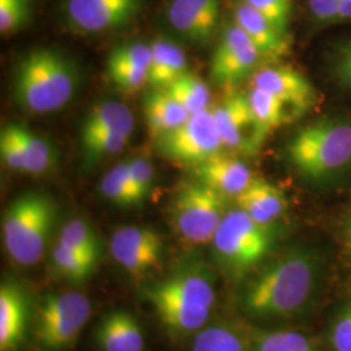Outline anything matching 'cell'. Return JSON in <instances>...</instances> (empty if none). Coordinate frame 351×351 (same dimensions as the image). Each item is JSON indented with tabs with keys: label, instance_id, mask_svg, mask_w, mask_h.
Listing matches in <instances>:
<instances>
[{
	"label": "cell",
	"instance_id": "obj_1",
	"mask_svg": "<svg viewBox=\"0 0 351 351\" xmlns=\"http://www.w3.org/2000/svg\"><path fill=\"white\" fill-rule=\"evenodd\" d=\"M323 259L310 246H294L264 262L246 281L241 310L258 320L290 319L304 313L319 294Z\"/></svg>",
	"mask_w": 351,
	"mask_h": 351
},
{
	"label": "cell",
	"instance_id": "obj_2",
	"mask_svg": "<svg viewBox=\"0 0 351 351\" xmlns=\"http://www.w3.org/2000/svg\"><path fill=\"white\" fill-rule=\"evenodd\" d=\"M289 165L315 186L351 177V114L330 113L297 129L288 139Z\"/></svg>",
	"mask_w": 351,
	"mask_h": 351
},
{
	"label": "cell",
	"instance_id": "obj_3",
	"mask_svg": "<svg viewBox=\"0 0 351 351\" xmlns=\"http://www.w3.org/2000/svg\"><path fill=\"white\" fill-rule=\"evenodd\" d=\"M78 68L62 51L40 47L17 60L12 73V99L24 111L56 112L75 97Z\"/></svg>",
	"mask_w": 351,
	"mask_h": 351
},
{
	"label": "cell",
	"instance_id": "obj_4",
	"mask_svg": "<svg viewBox=\"0 0 351 351\" xmlns=\"http://www.w3.org/2000/svg\"><path fill=\"white\" fill-rule=\"evenodd\" d=\"M56 204L49 195L26 191L13 199L3 215L1 233L7 254L23 267L39 263L50 245Z\"/></svg>",
	"mask_w": 351,
	"mask_h": 351
},
{
	"label": "cell",
	"instance_id": "obj_5",
	"mask_svg": "<svg viewBox=\"0 0 351 351\" xmlns=\"http://www.w3.org/2000/svg\"><path fill=\"white\" fill-rule=\"evenodd\" d=\"M276 239L275 226L261 224L239 208L229 210L211 241L213 261L226 276L245 277L272 254Z\"/></svg>",
	"mask_w": 351,
	"mask_h": 351
},
{
	"label": "cell",
	"instance_id": "obj_6",
	"mask_svg": "<svg viewBox=\"0 0 351 351\" xmlns=\"http://www.w3.org/2000/svg\"><path fill=\"white\" fill-rule=\"evenodd\" d=\"M228 203L229 198L197 178L182 182L169 206L177 236L190 245L211 242L229 211Z\"/></svg>",
	"mask_w": 351,
	"mask_h": 351
},
{
	"label": "cell",
	"instance_id": "obj_7",
	"mask_svg": "<svg viewBox=\"0 0 351 351\" xmlns=\"http://www.w3.org/2000/svg\"><path fill=\"white\" fill-rule=\"evenodd\" d=\"M93 313L86 295L75 291L46 295L36 315L34 336L46 351H62L78 339Z\"/></svg>",
	"mask_w": 351,
	"mask_h": 351
},
{
	"label": "cell",
	"instance_id": "obj_8",
	"mask_svg": "<svg viewBox=\"0 0 351 351\" xmlns=\"http://www.w3.org/2000/svg\"><path fill=\"white\" fill-rule=\"evenodd\" d=\"M154 141L156 152L164 159L190 168L226 150L211 107L191 114L182 125Z\"/></svg>",
	"mask_w": 351,
	"mask_h": 351
},
{
	"label": "cell",
	"instance_id": "obj_9",
	"mask_svg": "<svg viewBox=\"0 0 351 351\" xmlns=\"http://www.w3.org/2000/svg\"><path fill=\"white\" fill-rule=\"evenodd\" d=\"M262 59L249 36L233 20L221 29L213 55L210 77L216 86L232 91L255 75Z\"/></svg>",
	"mask_w": 351,
	"mask_h": 351
},
{
	"label": "cell",
	"instance_id": "obj_10",
	"mask_svg": "<svg viewBox=\"0 0 351 351\" xmlns=\"http://www.w3.org/2000/svg\"><path fill=\"white\" fill-rule=\"evenodd\" d=\"M211 111L226 150L251 156L263 147L265 141L246 94L236 90L228 91L221 101L211 107Z\"/></svg>",
	"mask_w": 351,
	"mask_h": 351
},
{
	"label": "cell",
	"instance_id": "obj_11",
	"mask_svg": "<svg viewBox=\"0 0 351 351\" xmlns=\"http://www.w3.org/2000/svg\"><path fill=\"white\" fill-rule=\"evenodd\" d=\"M142 8V0H65L64 20L81 34H101L130 25Z\"/></svg>",
	"mask_w": 351,
	"mask_h": 351
},
{
	"label": "cell",
	"instance_id": "obj_12",
	"mask_svg": "<svg viewBox=\"0 0 351 351\" xmlns=\"http://www.w3.org/2000/svg\"><path fill=\"white\" fill-rule=\"evenodd\" d=\"M220 12L221 0H167L164 19L178 39L204 47L217 33Z\"/></svg>",
	"mask_w": 351,
	"mask_h": 351
},
{
	"label": "cell",
	"instance_id": "obj_13",
	"mask_svg": "<svg viewBox=\"0 0 351 351\" xmlns=\"http://www.w3.org/2000/svg\"><path fill=\"white\" fill-rule=\"evenodd\" d=\"M164 250L162 236L152 228L126 226L113 232V259L133 276H145L159 268L163 262Z\"/></svg>",
	"mask_w": 351,
	"mask_h": 351
},
{
	"label": "cell",
	"instance_id": "obj_14",
	"mask_svg": "<svg viewBox=\"0 0 351 351\" xmlns=\"http://www.w3.org/2000/svg\"><path fill=\"white\" fill-rule=\"evenodd\" d=\"M143 289L208 310H213L216 302L213 274L210 267L195 256L180 262L162 281Z\"/></svg>",
	"mask_w": 351,
	"mask_h": 351
},
{
	"label": "cell",
	"instance_id": "obj_15",
	"mask_svg": "<svg viewBox=\"0 0 351 351\" xmlns=\"http://www.w3.org/2000/svg\"><path fill=\"white\" fill-rule=\"evenodd\" d=\"M252 88H261L285 101L300 117L311 111L319 95L311 81L288 65H267L251 77Z\"/></svg>",
	"mask_w": 351,
	"mask_h": 351
},
{
	"label": "cell",
	"instance_id": "obj_16",
	"mask_svg": "<svg viewBox=\"0 0 351 351\" xmlns=\"http://www.w3.org/2000/svg\"><path fill=\"white\" fill-rule=\"evenodd\" d=\"M32 307L24 287L5 278L0 285V351H17L25 342Z\"/></svg>",
	"mask_w": 351,
	"mask_h": 351
},
{
	"label": "cell",
	"instance_id": "obj_17",
	"mask_svg": "<svg viewBox=\"0 0 351 351\" xmlns=\"http://www.w3.org/2000/svg\"><path fill=\"white\" fill-rule=\"evenodd\" d=\"M233 21L249 36L263 60L277 62L290 51V36L281 33L245 0L233 4Z\"/></svg>",
	"mask_w": 351,
	"mask_h": 351
},
{
	"label": "cell",
	"instance_id": "obj_18",
	"mask_svg": "<svg viewBox=\"0 0 351 351\" xmlns=\"http://www.w3.org/2000/svg\"><path fill=\"white\" fill-rule=\"evenodd\" d=\"M191 169L194 178L221 193L229 199H236L254 178L247 164L226 152L197 164Z\"/></svg>",
	"mask_w": 351,
	"mask_h": 351
},
{
	"label": "cell",
	"instance_id": "obj_19",
	"mask_svg": "<svg viewBox=\"0 0 351 351\" xmlns=\"http://www.w3.org/2000/svg\"><path fill=\"white\" fill-rule=\"evenodd\" d=\"M234 201L237 208L264 226H275L288 208L284 191L261 177H254Z\"/></svg>",
	"mask_w": 351,
	"mask_h": 351
},
{
	"label": "cell",
	"instance_id": "obj_20",
	"mask_svg": "<svg viewBox=\"0 0 351 351\" xmlns=\"http://www.w3.org/2000/svg\"><path fill=\"white\" fill-rule=\"evenodd\" d=\"M101 351H143L145 335L138 319L125 310H114L101 317L95 330Z\"/></svg>",
	"mask_w": 351,
	"mask_h": 351
},
{
	"label": "cell",
	"instance_id": "obj_21",
	"mask_svg": "<svg viewBox=\"0 0 351 351\" xmlns=\"http://www.w3.org/2000/svg\"><path fill=\"white\" fill-rule=\"evenodd\" d=\"M143 295L150 302L162 324L175 335L186 336L198 333L208 322L211 313L208 308L186 304L146 289H143Z\"/></svg>",
	"mask_w": 351,
	"mask_h": 351
},
{
	"label": "cell",
	"instance_id": "obj_22",
	"mask_svg": "<svg viewBox=\"0 0 351 351\" xmlns=\"http://www.w3.org/2000/svg\"><path fill=\"white\" fill-rule=\"evenodd\" d=\"M143 114L152 139L182 125L191 116L164 88H152L145 95Z\"/></svg>",
	"mask_w": 351,
	"mask_h": 351
},
{
	"label": "cell",
	"instance_id": "obj_23",
	"mask_svg": "<svg viewBox=\"0 0 351 351\" xmlns=\"http://www.w3.org/2000/svg\"><path fill=\"white\" fill-rule=\"evenodd\" d=\"M152 59L149 68V86L167 88L180 75L188 72V58L176 42L159 38L151 43Z\"/></svg>",
	"mask_w": 351,
	"mask_h": 351
},
{
	"label": "cell",
	"instance_id": "obj_24",
	"mask_svg": "<svg viewBox=\"0 0 351 351\" xmlns=\"http://www.w3.org/2000/svg\"><path fill=\"white\" fill-rule=\"evenodd\" d=\"M134 126V114L128 106L119 101H103L95 104L85 116L81 125V137L113 132L130 138Z\"/></svg>",
	"mask_w": 351,
	"mask_h": 351
},
{
	"label": "cell",
	"instance_id": "obj_25",
	"mask_svg": "<svg viewBox=\"0 0 351 351\" xmlns=\"http://www.w3.org/2000/svg\"><path fill=\"white\" fill-rule=\"evenodd\" d=\"M247 97L251 111L264 141L268 139L272 132L298 117L285 101L264 90L252 88Z\"/></svg>",
	"mask_w": 351,
	"mask_h": 351
},
{
	"label": "cell",
	"instance_id": "obj_26",
	"mask_svg": "<svg viewBox=\"0 0 351 351\" xmlns=\"http://www.w3.org/2000/svg\"><path fill=\"white\" fill-rule=\"evenodd\" d=\"M19 137L25 155L26 175H46L56 164V150L50 141L27 126L17 124Z\"/></svg>",
	"mask_w": 351,
	"mask_h": 351
},
{
	"label": "cell",
	"instance_id": "obj_27",
	"mask_svg": "<svg viewBox=\"0 0 351 351\" xmlns=\"http://www.w3.org/2000/svg\"><path fill=\"white\" fill-rule=\"evenodd\" d=\"M101 191L107 201L121 208H133L143 204L133 184L129 162L116 164L101 181Z\"/></svg>",
	"mask_w": 351,
	"mask_h": 351
},
{
	"label": "cell",
	"instance_id": "obj_28",
	"mask_svg": "<svg viewBox=\"0 0 351 351\" xmlns=\"http://www.w3.org/2000/svg\"><path fill=\"white\" fill-rule=\"evenodd\" d=\"M164 90L178 101L190 114L210 108L211 91L201 77L188 71Z\"/></svg>",
	"mask_w": 351,
	"mask_h": 351
},
{
	"label": "cell",
	"instance_id": "obj_29",
	"mask_svg": "<svg viewBox=\"0 0 351 351\" xmlns=\"http://www.w3.org/2000/svg\"><path fill=\"white\" fill-rule=\"evenodd\" d=\"M98 263V261L71 250L59 242L55 243L51 252V264L53 271L64 280L73 284L86 281L95 271Z\"/></svg>",
	"mask_w": 351,
	"mask_h": 351
},
{
	"label": "cell",
	"instance_id": "obj_30",
	"mask_svg": "<svg viewBox=\"0 0 351 351\" xmlns=\"http://www.w3.org/2000/svg\"><path fill=\"white\" fill-rule=\"evenodd\" d=\"M251 351H320L313 339L289 329L252 333Z\"/></svg>",
	"mask_w": 351,
	"mask_h": 351
},
{
	"label": "cell",
	"instance_id": "obj_31",
	"mask_svg": "<svg viewBox=\"0 0 351 351\" xmlns=\"http://www.w3.org/2000/svg\"><path fill=\"white\" fill-rule=\"evenodd\" d=\"M58 242L71 250L84 254L99 262L103 252L99 234L94 226L88 224L84 219H72L64 224Z\"/></svg>",
	"mask_w": 351,
	"mask_h": 351
},
{
	"label": "cell",
	"instance_id": "obj_32",
	"mask_svg": "<svg viewBox=\"0 0 351 351\" xmlns=\"http://www.w3.org/2000/svg\"><path fill=\"white\" fill-rule=\"evenodd\" d=\"M193 351H251L239 330L226 324L202 328L193 341Z\"/></svg>",
	"mask_w": 351,
	"mask_h": 351
},
{
	"label": "cell",
	"instance_id": "obj_33",
	"mask_svg": "<svg viewBox=\"0 0 351 351\" xmlns=\"http://www.w3.org/2000/svg\"><path fill=\"white\" fill-rule=\"evenodd\" d=\"M129 137L120 133H97L81 137L84 162L86 165L97 163L104 158L112 156L125 149Z\"/></svg>",
	"mask_w": 351,
	"mask_h": 351
},
{
	"label": "cell",
	"instance_id": "obj_34",
	"mask_svg": "<svg viewBox=\"0 0 351 351\" xmlns=\"http://www.w3.org/2000/svg\"><path fill=\"white\" fill-rule=\"evenodd\" d=\"M107 78L114 88L133 94L149 84V71L126 64L106 63Z\"/></svg>",
	"mask_w": 351,
	"mask_h": 351
},
{
	"label": "cell",
	"instance_id": "obj_35",
	"mask_svg": "<svg viewBox=\"0 0 351 351\" xmlns=\"http://www.w3.org/2000/svg\"><path fill=\"white\" fill-rule=\"evenodd\" d=\"M32 0H0V33L10 36L27 24L32 17Z\"/></svg>",
	"mask_w": 351,
	"mask_h": 351
},
{
	"label": "cell",
	"instance_id": "obj_36",
	"mask_svg": "<svg viewBox=\"0 0 351 351\" xmlns=\"http://www.w3.org/2000/svg\"><path fill=\"white\" fill-rule=\"evenodd\" d=\"M0 155L7 168L25 173V155L19 137L17 124H7L0 132Z\"/></svg>",
	"mask_w": 351,
	"mask_h": 351
},
{
	"label": "cell",
	"instance_id": "obj_37",
	"mask_svg": "<svg viewBox=\"0 0 351 351\" xmlns=\"http://www.w3.org/2000/svg\"><path fill=\"white\" fill-rule=\"evenodd\" d=\"M151 59H152V49L151 43L145 42H126L114 46L108 53L107 63L126 64L141 69L149 71Z\"/></svg>",
	"mask_w": 351,
	"mask_h": 351
},
{
	"label": "cell",
	"instance_id": "obj_38",
	"mask_svg": "<svg viewBox=\"0 0 351 351\" xmlns=\"http://www.w3.org/2000/svg\"><path fill=\"white\" fill-rule=\"evenodd\" d=\"M328 342L332 351H351V298L343 302L333 315Z\"/></svg>",
	"mask_w": 351,
	"mask_h": 351
},
{
	"label": "cell",
	"instance_id": "obj_39",
	"mask_svg": "<svg viewBox=\"0 0 351 351\" xmlns=\"http://www.w3.org/2000/svg\"><path fill=\"white\" fill-rule=\"evenodd\" d=\"M254 10L262 13L277 29L289 36L290 20L293 16L291 0H245Z\"/></svg>",
	"mask_w": 351,
	"mask_h": 351
},
{
	"label": "cell",
	"instance_id": "obj_40",
	"mask_svg": "<svg viewBox=\"0 0 351 351\" xmlns=\"http://www.w3.org/2000/svg\"><path fill=\"white\" fill-rule=\"evenodd\" d=\"M329 71L339 88L351 93V38H348L332 51Z\"/></svg>",
	"mask_w": 351,
	"mask_h": 351
},
{
	"label": "cell",
	"instance_id": "obj_41",
	"mask_svg": "<svg viewBox=\"0 0 351 351\" xmlns=\"http://www.w3.org/2000/svg\"><path fill=\"white\" fill-rule=\"evenodd\" d=\"M128 162H129V171H130L133 184L137 189L141 201L143 203L150 197L154 190V178H155L154 167L147 159L142 156L130 159Z\"/></svg>",
	"mask_w": 351,
	"mask_h": 351
},
{
	"label": "cell",
	"instance_id": "obj_42",
	"mask_svg": "<svg viewBox=\"0 0 351 351\" xmlns=\"http://www.w3.org/2000/svg\"><path fill=\"white\" fill-rule=\"evenodd\" d=\"M342 0H308L310 12L319 24H335Z\"/></svg>",
	"mask_w": 351,
	"mask_h": 351
},
{
	"label": "cell",
	"instance_id": "obj_43",
	"mask_svg": "<svg viewBox=\"0 0 351 351\" xmlns=\"http://www.w3.org/2000/svg\"><path fill=\"white\" fill-rule=\"evenodd\" d=\"M346 21H351V0H342L335 24L346 23Z\"/></svg>",
	"mask_w": 351,
	"mask_h": 351
},
{
	"label": "cell",
	"instance_id": "obj_44",
	"mask_svg": "<svg viewBox=\"0 0 351 351\" xmlns=\"http://www.w3.org/2000/svg\"><path fill=\"white\" fill-rule=\"evenodd\" d=\"M343 239H345L346 249L349 251L351 256V213L343 224Z\"/></svg>",
	"mask_w": 351,
	"mask_h": 351
}]
</instances>
